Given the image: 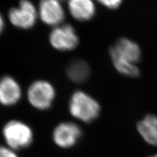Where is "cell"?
Here are the masks:
<instances>
[{
  "instance_id": "cell-13",
  "label": "cell",
  "mask_w": 157,
  "mask_h": 157,
  "mask_svg": "<svg viewBox=\"0 0 157 157\" xmlns=\"http://www.w3.org/2000/svg\"><path fill=\"white\" fill-rule=\"evenodd\" d=\"M109 53L115 67L121 74L130 77H137L140 75L139 69L135 64L120 56L112 47L110 48Z\"/></svg>"
},
{
  "instance_id": "cell-3",
  "label": "cell",
  "mask_w": 157,
  "mask_h": 157,
  "mask_svg": "<svg viewBox=\"0 0 157 157\" xmlns=\"http://www.w3.org/2000/svg\"><path fill=\"white\" fill-rule=\"evenodd\" d=\"M56 92L51 83L45 80H37L29 86L27 99L33 108L38 110H47L52 105Z\"/></svg>"
},
{
  "instance_id": "cell-8",
  "label": "cell",
  "mask_w": 157,
  "mask_h": 157,
  "mask_svg": "<svg viewBox=\"0 0 157 157\" xmlns=\"http://www.w3.org/2000/svg\"><path fill=\"white\" fill-rule=\"evenodd\" d=\"M60 0H41L39 14L42 21L49 26L60 24L65 18V13Z\"/></svg>"
},
{
  "instance_id": "cell-10",
  "label": "cell",
  "mask_w": 157,
  "mask_h": 157,
  "mask_svg": "<svg viewBox=\"0 0 157 157\" xmlns=\"http://www.w3.org/2000/svg\"><path fill=\"white\" fill-rule=\"evenodd\" d=\"M112 48L120 56L134 64L140 60L141 52L140 47L128 39L120 38Z\"/></svg>"
},
{
  "instance_id": "cell-11",
  "label": "cell",
  "mask_w": 157,
  "mask_h": 157,
  "mask_svg": "<svg viewBox=\"0 0 157 157\" xmlns=\"http://www.w3.org/2000/svg\"><path fill=\"white\" fill-rule=\"evenodd\" d=\"M66 73L70 80L80 84L88 79L90 75V68L85 61L81 59H75L68 64Z\"/></svg>"
},
{
  "instance_id": "cell-6",
  "label": "cell",
  "mask_w": 157,
  "mask_h": 157,
  "mask_svg": "<svg viewBox=\"0 0 157 157\" xmlns=\"http://www.w3.org/2000/svg\"><path fill=\"white\" fill-rule=\"evenodd\" d=\"M81 135V130L77 124L72 122H63L54 130L52 139L58 146L69 148L77 143Z\"/></svg>"
},
{
  "instance_id": "cell-15",
  "label": "cell",
  "mask_w": 157,
  "mask_h": 157,
  "mask_svg": "<svg viewBox=\"0 0 157 157\" xmlns=\"http://www.w3.org/2000/svg\"><path fill=\"white\" fill-rule=\"evenodd\" d=\"M98 1L108 9H115L121 6L122 0H98Z\"/></svg>"
},
{
  "instance_id": "cell-12",
  "label": "cell",
  "mask_w": 157,
  "mask_h": 157,
  "mask_svg": "<svg viewBox=\"0 0 157 157\" xmlns=\"http://www.w3.org/2000/svg\"><path fill=\"white\" fill-rule=\"evenodd\" d=\"M137 130L145 141L157 146V116L147 115L137 124Z\"/></svg>"
},
{
  "instance_id": "cell-4",
  "label": "cell",
  "mask_w": 157,
  "mask_h": 157,
  "mask_svg": "<svg viewBox=\"0 0 157 157\" xmlns=\"http://www.w3.org/2000/svg\"><path fill=\"white\" fill-rule=\"evenodd\" d=\"M8 17L13 26L27 29L35 25L37 11L35 6L29 0H21L17 7L10 9Z\"/></svg>"
},
{
  "instance_id": "cell-17",
  "label": "cell",
  "mask_w": 157,
  "mask_h": 157,
  "mask_svg": "<svg viewBox=\"0 0 157 157\" xmlns=\"http://www.w3.org/2000/svg\"><path fill=\"white\" fill-rule=\"evenodd\" d=\"M151 157H157V155H155V156H151Z\"/></svg>"
},
{
  "instance_id": "cell-16",
  "label": "cell",
  "mask_w": 157,
  "mask_h": 157,
  "mask_svg": "<svg viewBox=\"0 0 157 157\" xmlns=\"http://www.w3.org/2000/svg\"><path fill=\"white\" fill-rule=\"evenodd\" d=\"M5 26V22H4V19L3 17V15L2 13H0V33H1L3 30Z\"/></svg>"
},
{
  "instance_id": "cell-1",
  "label": "cell",
  "mask_w": 157,
  "mask_h": 157,
  "mask_svg": "<svg viewBox=\"0 0 157 157\" xmlns=\"http://www.w3.org/2000/svg\"><path fill=\"white\" fill-rule=\"evenodd\" d=\"M2 136L6 145L17 151L30 146L33 141L34 135L32 128L26 122L13 119L3 126Z\"/></svg>"
},
{
  "instance_id": "cell-7",
  "label": "cell",
  "mask_w": 157,
  "mask_h": 157,
  "mask_svg": "<svg viewBox=\"0 0 157 157\" xmlns=\"http://www.w3.org/2000/svg\"><path fill=\"white\" fill-rule=\"evenodd\" d=\"M22 96V88L15 78L9 75L0 78V104L14 106L21 101Z\"/></svg>"
},
{
  "instance_id": "cell-14",
  "label": "cell",
  "mask_w": 157,
  "mask_h": 157,
  "mask_svg": "<svg viewBox=\"0 0 157 157\" xmlns=\"http://www.w3.org/2000/svg\"><path fill=\"white\" fill-rule=\"evenodd\" d=\"M0 157H19L17 151L6 145H0Z\"/></svg>"
},
{
  "instance_id": "cell-2",
  "label": "cell",
  "mask_w": 157,
  "mask_h": 157,
  "mask_svg": "<svg viewBox=\"0 0 157 157\" xmlns=\"http://www.w3.org/2000/svg\"><path fill=\"white\" fill-rule=\"evenodd\" d=\"M69 109L72 116L86 122L95 120L100 112L98 102L82 91L73 93L70 101Z\"/></svg>"
},
{
  "instance_id": "cell-9",
  "label": "cell",
  "mask_w": 157,
  "mask_h": 157,
  "mask_svg": "<svg viewBox=\"0 0 157 157\" xmlns=\"http://www.w3.org/2000/svg\"><path fill=\"white\" fill-rule=\"evenodd\" d=\"M68 7L72 17L78 21H89L96 14L92 0H69Z\"/></svg>"
},
{
  "instance_id": "cell-5",
  "label": "cell",
  "mask_w": 157,
  "mask_h": 157,
  "mask_svg": "<svg viewBox=\"0 0 157 157\" xmlns=\"http://www.w3.org/2000/svg\"><path fill=\"white\" fill-rule=\"evenodd\" d=\"M49 41L54 48L60 51H72L78 44L75 29L70 24L54 28L49 36Z\"/></svg>"
}]
</instances>
